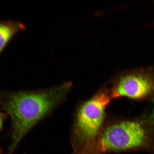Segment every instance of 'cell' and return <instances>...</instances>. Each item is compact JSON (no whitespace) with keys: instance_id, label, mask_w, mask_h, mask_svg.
Instances as JSON below:
<instances>
[{"instance_id":"9c48e42d","label":"cell","mask_w":154,"mask_h":154,"mask_svg":"<svg viewBox=\"0 0 154 154\" xmlns=\"http://www.w3.org/2000/svg\"><path fill=\"white\" fill-rule=\"evenodd\" d=\"M153 24H154V22L153 23Z\"/></svg>"},{"instance_id":"ba28073f","label":"cell","mask_w":154,"mask_h":154,"mask_svg":"<svg viewBox=\"0 0 154 154\" xmlns=\"http://www.w3.org/2000/svg\"><path fill=\"white\" fill-rule=\"evenodd\" d=\"M0 154H3L2 151L1 149H0ZM7 154H12V153L9 152Z\"/></svg>"},{"instance_id":"5b68a950","label":"cell","mask_w":154,"mask_h":154,"mask_svg":"<svg viewBox=\"0 0 154 154\" xmlns=\"http://www.w3.org/2000/svg\"><path fill=\"white\" fill-rule=\"evenodd\" d=\"M26 29V26L20 21L0 20V55L13 38Z\"/></svg>"},{"instance_id":"52a82bcc","label":"cell","mask_w":154,"mask_h":154,"mask_svg":"<svg viewBox=\"0 0 154 154\" xmlns=\"http://www.w3.org/2000/svg\"><path fill=\"white\" fill-rule=\"evenodd\" d=\"M153 102H154V98L153 99ZM152 119H153V120L154 122V109H153V111L152 115Z\"/></svg>"},{"instance_id":"7a4b0ae2","label":"cell","mask_w":154,"mask_h":154,"mask_svg":"<svg viewBox=\"0 0 154 154\" xmlns=\"http://www.w3.org/2000/svg\"><path fill=\"white\" fill-rule=\"evenodd\" d=\"M112 99L109 89H102L79 107L72 132L73 154H85L95 142Z\"/></svg>"},{"instance_id":"3957f363","label":"cell","mask_w":154,"mask_h":154,"mask_svg":"<svg viewBox=\"0 0 154 154\" xmlns=\"http://www.w3.org/2000/svg\"><path fill=\"white\" fill-rule=\"evenodd\" d=\"M142 125L136 121H116L103 126L86 154H102L139 147L146 141Z\"/></svg>"},{"instance_id":"8992f818","label":"cell","mask_w":154,"mask_h":154,"mask_svg":"<svg viewBox=\"0 0 154 154\" xmlns=\"http://www.w3.org/2000/svg\"><path fill=\"white\" fill-rule=\"evenodd\" d=\"M8 116L6 113L0 111V132L2 130L3 124Z\"/></svg>"},{"instance_id":"277c9868","label":"cell","mask_w":154,"mask_h":154,"mask_svg":"<svg viewBox=\"0 0 154 154\" xmlns=\"http://www.w3.org/2000/svg\"><path fill=\"white\" fill-rule=\"evenodd\" d=\"M144 70L121 76L109 88L112 99L127 97L138 99L147 96L153 87L152 79Z\"/></svg>"},{"instance_id":"6da1fadb","label":"cell","mask_w":154,"mask_h":154,"mask_svg":"<svg viewBox=\"0 0 154 154\" xmlns=\"http://www.w3.org/2000/svg\"><path fill=\"white\" fill-rule=\"evenodd\" d=\"M71 86V83L66 82L38 91L0 90V108L11 120V142L9 151L13 152L30 130L62 103Z\"/></svg>"}]
</instances>
